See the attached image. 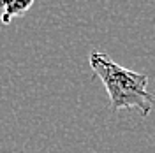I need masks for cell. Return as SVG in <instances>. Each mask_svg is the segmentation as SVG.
I'll return each mask as SVG.
<instances>
[{
  "label": "cell",
  "mask_w": 155,
  "mask_h": 153,
  "mask_svg": "<svg viewBox=\"0 0 155 153\" xmlns=\"http://www.w3.org/2000/svg\"><path fill=\"white\" fill-rule=\"evenodd\" d=\"M90 67L102 81L111 107L118 109H137L143 118L150 115L155 97L148 92V76L118 65L113 58L102 51L90 53Z\"/></svg>",
  "instance_id": "obj_1"
},
{
  "label": "cell",
  "mask_w": 155,
  "mask_h": 153,
  "mask_svg": "<svg viewBox=\"0 0 155 153\" xmlns=\"http://www.w3.org/2000/svg\"><path fill=\"white\" fill-rule=\"evenodd\" d=\"M34 2L35 0H0V7H2L0 21H2V25H9L14 18L23 16L34 5Z\"/></svg>",
  "instance_id": "obj_2"
}]
</instances>
